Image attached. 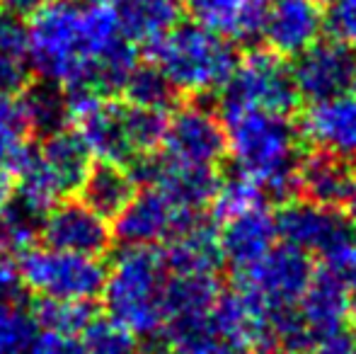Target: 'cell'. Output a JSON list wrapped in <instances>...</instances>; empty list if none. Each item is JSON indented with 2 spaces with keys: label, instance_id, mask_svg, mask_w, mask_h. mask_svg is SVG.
<instances>
[{
  "label": "cell",
  "instance_id": "1",
  "mask_svg": "<svg viewBox=\"0 0 356 354\" xmlns=\"http://www.w3.org/2000/svg\"><path fill=\"white\" fill-rule=\"evenodd\" d=\"M119 37L117 13L88 0H44L27 19V61L42 81L73 86Z\"/></svg>",
  "mask_w": 356,
  "mask_h": 354
},
{
  "label": "cell",
  "instance_id": "2",
  "mask_svg": "<svg viewBox=\"0 0 356 354\" xmlns=\"http://www.w3.org/2000/svg\"><path fill=\"white\" fill-rule=\"evenodd\" d=\"M225 141L235 172L262 187L264 197L289 202L298 192L303 138L289 117L250 112L225 122Z\"/></svg>",
  "mask_w": 356,
  "mask_h": 354
},
{
  "label": "cell",
  "instance_id": "3",
  "mask_svg": "<svg viewBox=\"0 0 356 354\" xmlns=\"http://www.w3.org/2000/svg\"><path fill=\"white\" fill-rule=\"evenodd\" d=\"M165 267L155 246H127L112 260L102 284L104 311L138 337H155L165 328Z\"/></svg>",
  "mask_w": 356,
  "mask_h": 354
},
{
  "label": "cell",
  "instance_id": "4",
  "mask_svg": "<svg viewBox=\"0 0 356 354\" xmlns=\"http://www.w3.org/2000/svg\"><path fill=\"white\" fill-rule=\"evenodd\" d=\"M150 54L177 95L189 97L220 92L238 66L235 44L197 22L175 24L150 47Z\"/></svg>",
  "mask_w": 356,
  "mask_h": 354
},
{
  "label": "cell",
  "instance_id": "5",
  "mask_svg": "<svg viewBox=\"0 0 356 354\" xmlns=\"http://www.w3.org/2000/svg\"><path fill=\"white\" fill-rule=\"evenodd\" d=\"M298 90L293 86L291 68L279 54L254 49L245 58H238L233 76L218 92L220 122L250 112L289 117L298 107Z\"/></svg>",
  "mask_w": 356,
  "mask_h": 354
},
{
  "label": "cell",
  "instance_id": "6",
  "mask_svg": "<svg viewBox=\"0 0 356 354\" xmlns=\"http://www.w3.org/2000/svg\"><path fill=\"white\" fill-rule=\"evenodd\" d=\"M17 267L29 291L63 301H92L102 291L107 274L99 257L75 255L49 246L29 248L19 255Z\"/></svg>",
  "mask_w": 356,
  "mask_h": 354
},
{
  "label": "cell",
  "instance_id": "7",
  "mask_svg": "<svg viewBox=\"0 0 356 354\" xmlns=\"http://www.w3.org/2000/svg\"><path fill=\"white\" fill-rule=\"evenodd\" d=\"M235 274L240 291H245L272 313L298 306L300 296L315 277L308 252L289 243L274 246L262 260Z\"/></svg>",
  "mask_w": 356,
  "mask_h": 354
},
{
  "label": "cell",
  "instance_id": "8",
  "mask_svg": "<svg viewBox=\"0 0 356 354\" xmlns=\"http://www.w3.org/2000/svg\"><path fill=\"white\" fill-rule=\"evenodd\" d=\"M160 146L165 148L163 156L175 163L216 168L228 153L225 124L220 122L218 112L204 104H184L172 117H168Z\"/></svg>",
  "mask_w": 356,
  "mask_h": 354
},
{
  "label": "cell",
  "instance_id": "9",
  "mask_svg": "<svg viewBox=\"0 0 356 354\" xmlns=\"http://www.w3.org/2000/svg\"><path fill=\"white\" fill-rule=\"evenodd\" d=\"M274 218L279 238L308 255L323 257L356 238V226L347 214L337 207H323L308 199L284 202L282 211Z\"/></svg>",
  "mask_w": 356,
  "mask_h": 354
},
{
  "label": "cell",
  "instance_id": "10",
  "mask_svg": "<svg viewBox=\"0 0 356 354\" xmlns=\"http://www.w3.org/2000/svg\"><path fill=\"white\" fill-rule=\"evenodd\" d=\"M293 58L296 63L291 68L293 86L298 90V97H305L308 102L334 97L354 88L356 49L337 39L330 37L323 42L318 39Z\"/></svg>",
  "mask_w": 356,
  "mask_h": 354
},
{
  "label": "cell",
  "instance_id": "11",
  "mask_svg": "<svg viewBox=\"0 0 356 354\" xmlns=\"http://www.w3.org/2000/svg\"><path fill=\"white\" fill-rule=\"evenodd\" d=\"M39 238L49 248L88 257H102L114 241L109 218L90 209L83 199L71 197L49 209Z\"/></svg>",
  "mask_w": 356,
  "mask_h": 354
},
{
  "label": "cell",
  "instance_id": "12",
  "mask_svg": "<svg viewBox=\"0 0 356 354\" xmlns=\"http://www.w3.org/2000/svg\"><path fill=\"white\" fill-rule=\"evenodd\" d=\"M192 216L197 214L177 209L155 187H143L136 189L127 207L114 216L112 236L124 246H158Z\"/></svg>",
  "mask_w": 356,
  "mask_h": 354
},
{
  "label": "cell",
  "instance_id": "13",
  "mask_svg": "<svg viewBox=\"0 0 356 354\" xmlns=\"http://www.w3.org/2000/svg\"><path fill=\"white\" fill-rule=\"evenodd\" d=\"M75 131L92 158H99L102 163L131 168L138 161L129 129V104L124 99L104 97L85 107L75 114Z\"/></svg>",
  "mask_w": 356,
  "mask_h": 354
},
{
  "label": "cell",
  "instance_id": "14",
  "mask_svg": "<svg viewBox=\"0 0 356 354\" xmlns=\"http://www.w3.org/2000/svg\"><path fill=\"white\" fill-rule=\"evenodd\" d=\"M300 138L318 151L356 163V92L334 95L310 102L300 119Z\"/></svg>",
  "mask_w": 356,
  "mask_h": 354
},
{
  "label": "cell",
  "instance_id": "15",
  "mask_svg": "<svg viewBox=\"0 0 356 354\" xmlns=\"http://www.w3.org/2000/svg\"><path fill=\"white\" fill-rule=\"evenodd\" d=\"M325 29L318 0H272L267 3L262 34L269 51L282 58L298 56L315 44Z\"/></svg>",
  "mask_w": 356,
  "mask_h": 354
},
{
  "label": "cell",
  "instance_id": "16",
  "mask_svg": "<svg viewBox=\"0 0 356 354\" xmlns=\"http://www.w3.org/2000/svg\"><path fill=\"white\" fill-rule=\"evenodd\" d=\"M277 218L269 214L267 204L238 214L223 221V231L218 233L223 262H228L235 272H243L262 260L277 246Z\"/></svg>",
  "mask_w": 356,
  "mask_h": 354
},
{
  "label": "cell",
  "instance_id": "17",
  "mask_svg": "<svg viewBox=\"0 0 356 354\" xmlns=\"http://www.w3.org/2000/svg\"><path fill=\"white\" fill-rule=\"evenodd\" d=\"M165 243L160 252L170 274H216L223 265L218 231L202 214L189 218Z\"/></svg>",
  "mask_w": 356,
  "mask_h": 354
},
{
  "label": "cell",
  "instance_id": "18",
  "mask_svg": "<svg viewBox=\"0 0 356 354\" xmlns=\"http://www.w3.org/2000/svg\"><path fill=\"white\" fill-rule=\"evenodd\" d=\"M192 22L211 29L230 42L259 39L267 0H179Z\"/></svg>",
  "mask_w": 356,
  "mask_h": 354
},
{
  "label": "cell",
  "instance_id": "19",
  "mask_svg": "<svg viewBox=\"0 0 356 354\" xmlns=\"http://www.w3.org/2000/svg\"><path fill=\"white\" fill-rule=\"evenodd\" d=\"M296 308L310 337V347H315L323 337L347 328V321L352 316V293L318 272Z\"/></svg>",
  "mask_w": 356,
  "mask_h": 354
},
{
  "label": "cell",
  "instance_id": "20",
  "mask_svg": "<svg viewBox=\"0 0 356 354\" xmlns=\"http://www.w3.org/2000/svg\"><path fill=\"white\" fill-rule=\"evenodd\" d=\"M119 32L131 44L153 47L175 24H179V0H122L114 5Z\"/></svg>",
  "mask_w": 356,
  "mask_h": 354
},
{
  "label": "cell",
  "instance_id": "21",
  "mask_svg": "<svg viewBox=\"0 0 356 354\" xmlns=\"http://www.w3.org/2000/svg\"><path fill=\"white\" fill-rule=\"evenodd\" d=\"M352 179V163L318 151L313 156H303L300 161L298 192H303L308 202L323 204V207H339L347 199Z\"/></svg>",
  "mask_w": 356,
  "mask_h": 354
},
{
  "label": "cell",
  "instance_id": "22",
  "mask_svg": "<svg viewBox=\"0 0 356 354\" xmlns=\"http://www.w3.org/2000/svg\"><path fill=\"white\" fill-rule=\"evenodd\" d=\"M218 296L216 274H172L165 282V323L209 318Z\"/></svg>",
  "mask_w": 356,
  "mask_h": 354
},
{
  "label": "cell",
  "instance_id": "23",
  "mask_svg": "<svg viewBox=\"0 0 356 354\" xmlns=\"http://www.w3.org/2000/svg\"><path fill=\"white\" fill-rule=\"evenodd\" d=\"M136 189L138 184L129 168L99 163V166L90 168L83 187H80V199L90 209L102 214L104 218H114L136 194Z\"/></svg>",
  "mask_w": 356,
  "mask_h": 354
},
{
  "label": "cell",
  "instance_id": "24",
  "mask_svg": "<svg viewBox=\"0 0 356 354\" xmlns=\"http://www.w3.org/2000/svg\"><path fill=\"white\" fill-rule=\"evenodd\" d=\"M19 102H22V112L24 119H27L29 134L49 136V134L68 127L71 109H68L66 95H63L58 83L51 81L29 83L19 92Z\"/></svg>",
  "mask_w": 356,
  "mask_h": 354
},
{
  "label": "cell",
  "instance_id": "25",
  "mask_svg": "<svg viewBox=\"0 0 356 354\" xmlns=\"http://www.w3.org/2000/svg\"><path fill=\"white\" fill-rule=\"evenodd\" d=\"M44 216V209L34 207L19 194H13L0 209V250L5 255H22L34 248L42 236Z\"/></svg>",
  "mask_w": 356,
  "mask_h": 354
},
{
  "label": "cell",
  "instance_id": "26",
  "mask_svg": "<svg viewBox=\"0 0 356 354\" xmlns=\"http://www.w3.org/2000/svg\"><path fill=\"white\" fill-rule=\"evenodd\" d=\"M37 330L61 332V335H80L83 328L97 316L92 301H63V298L39 296L29 308Z\"/></svg>",
  "mask_w": 356,
  "mask_h": 354
},
{
  "label": "cell",
  "instance_id": "27",
  "mask_svg": "<svg viewBox=\"0 0 356 354\" xmlns=\"http://www.w3.org/2000/svg\"><path fill=\"white\" fill-rule=\"evenodd\" d=\"M29 127L19 95L0 92V168L13 175L29 153Z\"/></svg>",
  "mask_w": 356,
  "mask_h": 354
},
{
  "label": "cell",
  "instance_id": "28",
  "mask_svg": "<svg viewBox=\"0 0 356 354\" xmlns=\"http://www.w3.org/2000/svg\"><path fill=\"white\" fill-rule=\"evenodd\" d=\"M122 95L124 102L145 109H158V112H168L177 99V90L170 86L168 78L160 73V68L153 61L136 63L131 76L124 83Z\"/></svg>",
  "mask_w": 356,
  "mask_h": 354
},
{
  "label": "cell",
  "instance_id": "29",
  "mask_svg": "<svg viewBox=\"0 0 356 354\" xmlns=\"http://www.w3.org/2000/svg\"><path fill=\"white\" fill-rule=\"evenodd\" d=\"M264 202H267V197L257 182L240 175V172H233L225 179H218V184H216V192L211 197L213 218L228 221V218L250 211V209L264 207Z\"/></svg>",
  "mask_w": 356,
  "mask_h": 354
},
{
  "label": "cell",
  "instance_id": "30",
  "mask_svg": "<svg viewBox=\"0 0 356 354\" xmlns=\"http://www.w3.org/2000/svg\"><path fill=\"white\" fill-rule=\"evenodd\" d=\"M85 354H141L138 335L112 318L95 316L80 332Z\"/></svg>",
  "mask_w": 356,
  "mask_h": 354
},
{
  "label": "cell",
  "instance_id": "31",
  "mask_svg": "<svg viewBox=\"0 0 356 354\" xmlns=\"http://www.w3.org/2000/svg\"><path fill=\"white\" fill-rule=\"evenodd\" d=\"M34 335L37 325L22 303L0 306V354H29Z\"/></svg>",
  "mask_w": 356,
  "mask_h": 354
},
{
  "label": "cell",
  "instance_id": "32",
  "mask_svg": "<svg viewBox=\"0 0 356 354\" xmlns=\"http://www.w3.org/2000/svg\"><path fill=\"white\" fill-rule=\"evenodd\" d=\"M320 274L332 279L347 293H356V238L323 255Z\"/></svg>",
  "mask_w": 356,
  "mask_h": 354
},
{
  "label": "cell",
  "instance_id": "33",
  "mask_svg": "<svg viewBox=\"0 0 356 354\" xmlns=\"http://www.w3.org/2000/svg\"><path fill=\"white\" fill-rule=\"evenodd\" d=\"M323 19L330 37L356 49V0H330Z\"/></svg>",
  "mask_w": 356,
  "mask_h": 354
},
{
  "label": "cell",
  "instance_id": "34",
  "mask_svg": "<svg viewBox=\"0 0 356 354\" xmlns=\"http://www.w3.org/2000/svg\"><path fill=\"white\" fill-rule=\"evenodd\" d=\"M32 68L27 56H15V54H0V92L19 95L32 83Z\"/></svg>",
  "mask_w": 356,
  "mask_h": 354
},
{
  "label": "cell",
  "instance_id": "35",
  "mask_svg": "<svg viewBox=\"0 0 356 354\" xmlns=\"http://www.w3.org/2000/svg\"><path fill=\"white\" fill-rule=\"evenodd\" d=\"M0 54L27 56V19L0 10Z\"/></svg>",
  "mask_w": 356,
  "mask_h": 354
},
{
  "label": "cell",
  "instance_id": "36",
  "mask_svg": "<svg viewBox=\"0 0 356 354\" xmlns=\"http://www.w3.org/2000/svg\"><path fill=\"white\" fill-rule=\"evenodd\" d=\"M29 354H85L78 335H61V332L37 330L29 347Z\"/></svg>",
  "mask_w": 356,
  "mask_h": 354
},
{
  "label": "cell",
  "instance_id": "37",
  "mask_svg": "<svg viewBox=\"0 0 356 354\" xmlns=\"http://www.w3.org/2000/svg\"><path fill=\"white\" fill-rule=\"evenodd\" d=\"M24 287L22 274H19L17 262L8 257H0V306H17L24 301Z\"/></svg>",
  "mask_w": 356,
  "mask_h": 354
},
{
  "label": "cell",
  "instance_id": "38",
  "mask_svg": "<svg viewBox=\"0 0 356 354\" xmlns=\"http://www.w3.org/2000/svg\"><path fill=\"white\" fill-rule=\"evenodd\" d=\"M318 354H356V335L347 328L334 335H327L315 345Z\"/></svg>",
  "mask_w": 356,
  "mask_h": 354
},
{
  "label": "cell",
  "instance_id": "39",
  "mask_svg": "<svg viewBox=\"0 0 356 354\" xmlns=\"http://www.w3.org/2000/svg\"><path fill=\"white\" fill-rule=\"evenodd\" d=\"M44 5V0H0V10L15 15L19 19H29L39 8Z\"/></svg>",
  "mask_w": 356,
  "mask_h": 354
},
{
  "label": "cell",
  "instance_id": "40",
  "mask_svg": "<svg viewBox=\"0 0 356 354\" xmlns=\"http://www.w3.org/2000/svg\"><path fill=\"white\" fill-rule=\"evenodd\" d=\"M13 194H15V177L10 175L8 170L0 168V209L5 207V202H8Z\"/></svg>",
  "mask_w": 356,
  "mask_h": 354
},
{
  "label": "cell",
  "instance_id": "41",
  "mask_svg": "<svg viewBox=\"0 0 356 354\" xmlns=\"http://www.w3.org/2000/svg\"><path fill=\"white\" fill-rule=\"evenodd\" d=\"M344 204H347V216L352 218L356 226V172H354L352 187H349V194H347V199H344Z\"/></svg>",
  "mask_w": 356,
  "mask_h": 354
},
{
  "label": "cell",
  "instance_id": "42",
  "mask_svg": "<svg viewBox=\"0 0 356 354\" xmlns=\"http://www.w3.org/2000/svg\"><path fill=\"white\" fill-rule=\"evenodd\" d=\"M141 354H179L175 347H170L168 342H155V345H150L148 350H141Z\"/></svg>",
  "mask_w": 356,
  "mask_h": 354
},
{
  "label": "cell",
  "instance_id": "43",
  "mask_svg": "<svg viewBox=\"0 0 356 354\" xmlns=\"http://www.w3.org/2000/svg\"><path fill=\"white\" fill-rule=\"evenodd\" d=\"M88 3H97V5H109V8H114L117 3H122V0H88Z\"/></svg>",
  "mask_w": 356,
  "mask_h": 354
},
{
  "label": "cell",
  "instance_id": "44",
  "mask_svg": "<svg viewBox=\"0 0 356 354\" xmlns=\"http://www.w3.org/2000/svg\"><path fill=\"white\" fill-rule=\"evenodd\" d=\"M282 354H308V352H305V350H286Z\"/></svg>",
  "mask_w": 356,
  "mask_h": 354
},
{
  "label": "cell",
  "instance_id": "45",
  "mask_svg": "<svg viewBox=\"0 0 356 354\" xmlns=\"http://www.w3.org/2000/svg\"><path fill=\"white\" fill-rule=\"evenodd\" d=\"M352 313H354V316H356V301H352Z\"/></svg>",
  "mask_w": 356,
  "mask_h": 354
},
{
  "label": "cell",
  "instance_id": "46",
  "mask_svg": "<svg viewBox=\"0 0 356 354\" xmlns=\"http://www.w3.org/2000/svg\"><path fill=\"white\" fill-rule=\"evenodd\" d=\"M318 3H330V0H318Z\"/></svg>",
  "mask_w": 356,
  "mask_h": 354
},
{
  "label": "cell",
  "instance_id": "47",
  "mask_svg": "<svg viewBox=\"0 0 356 354\" xmlns=\"http://www.w3.org/2000/svg\"><path fill=\"white\" fill-rule=\"evenodd\" d=\"M352 90H354V92H356V83H354V88H352Z\"/></svg>",
  "mask_w": 356,
  "mask_h": 354
}]
</instances>
